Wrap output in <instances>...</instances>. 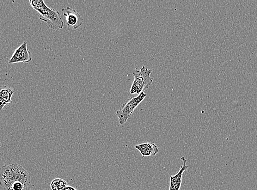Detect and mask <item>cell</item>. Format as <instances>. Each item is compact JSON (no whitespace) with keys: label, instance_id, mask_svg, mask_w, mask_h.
Masks as SVG:
<instances>
[{"label":"cell","instance_id":"8992f818","mask_svg":"<svg viewBox=\"0 0 257 190\" xmlns=\"http://www.w3.org/2000/svg\"><path fill=\"white\" fill-rule=\"evenodd\" d=\"M62 12L65 17L67 27L72 28L73 29H77L82 26V18L75 10L67 7L63 9Z\"/></svg>","mask_w":257,"mask_h":190},{"label":"cell","instance_id":"ba28073f","mask_svg":"<svg viewBox=\"0 0 257 190\" xmlns=\"http://www.w3.org/2000/svg\"><path fill=\"white\" fill-rule=\"evenodd\" d=\"M135 148L138 150L143 158L145 157L154 156L158 154V146L154 143L148 142L135 146Z\"/></svg>","mask_w":257,"mask_h":190},{"label":"cell","instance_id":"6da1fadb","mask_svg":"<svg viewBox=\"0 0 257 190\" xmlns=\"http://www.w3.org/2000/svg\"><path fill=\"white\" fill-rule=\"evenodd\" d=\"M30 176L18 164L4 165L0 168V186L4 190H28Z\"/></svg>","mask_w":257,"mask_h":190},{"label":"cell","instance_id":"9c48e42d","mask_svg":"<svg viewBox=\"0 0 257 190\" xmlns=\"http://www.w3.org/2000/svg\"><path fill=\"white\" fill-rule=\"evenodd\" d=\"M14 94V90L6 85H0V111L3 108L12 103V97Z\"/></svg>","mask_w":257,"mask_h":190},{"label":"cell","instance_id":"8fae6325","mask_svg":"<svg viewBox=\"0 0 257 190\" xmlns=\"http://www.w3.org/2000/svg\"><path fill=\"white\" fill-rule=\"evenodd\" d=\"M65 190H77L75 188H73L71 186H67L65 189Z\"/></svg>","mask_w":257,"mask_h":190},{"label":"cell","instance_id":"30bf717a","mask_svg":"<svg viewBox=\"0 0 257 190\" xmlns=\"http://www.w3.org/2000/svg\"><path fill=\"white\" fill-rule=\"evenodd\" d=\"M67 186V182L61 179H54L51 183L52 190H65Z\"/></svg>","mask_w":257,"mask_h":190},{"label":"cell","instance_id":"52a82bcc","mask_svg":"<svg viewBox=\"0 0 257 190\" xmlns=\"http://www.w3.org/2000/svg\"><path fill=\"white\" fill-rule=\"evenodd\" d=\"M181 160L183 162V164L181 167L179 173L174 176L170 175L169 190H180L183 173L188 168V166L187 165V159L184 157H182Z\"/></svg>","mask_w":257,"mask_h":190},{"label":"cell","instance_id":"3957f363","mask_svg":"<svg viewBox=\"0 0 257 190\" xmlns=\"http://www.w3.org/2000/svg\"><path fill=\"white\" fill-rule=\"evenodd\" d=\"M151 73L152 70L144 66L140 70L136 69L134 70L133 74L134 78L130 91L131 95H139L149 88L154 82V79L151 77Z\"/></svg>","mask_w":257,"mask_h":190},{"label":"cell","instance_id":"7a4b0ae2","mask_svg":"<svg viewBox=\"0 0 257 190\" xmlns=\"http://www.w3.org/2000/svg\"><path fill=\"white\" fill-rule=\"evenodd\" d=\"M30 5L39 15L40 21L46 23L53 30L63 29L64 26L59 12L48 8L43 0H30Z\"/></svg>","mask_w":257,"mask_h":190},{"label":"cell","instance_id":"5b68a950","mask_svg":"<svg viewBox=\"0 0 257 190\" xmlns=\"http://www.w3.org/2000/svg\"><path fill=\"white\" fill-rule=\"evenodd\" d=\"M32 60L31 53L28 50L27 43L24 42L18 47L9 61V64L28 63Z\"/></svg>","mask_w":257,"mask_h":190},{"label":"cell","instance_id":"277c9868","mask_svg":"<svg viewBox=\"0 0 257 190\" xmlns=\"http://www.w3.org/2000/svg\"><path fill=\"white\" fill-rule=\"evenodd\" d=\"M146 97L144 91L137 96L128 98L123 106L117 110L116 115L119 119L120 125L123 126L133 114L134 110L136 109L139 104L142 103Z\"/></svg>","mask_w":257,"mask_h":190}]
</instances>
